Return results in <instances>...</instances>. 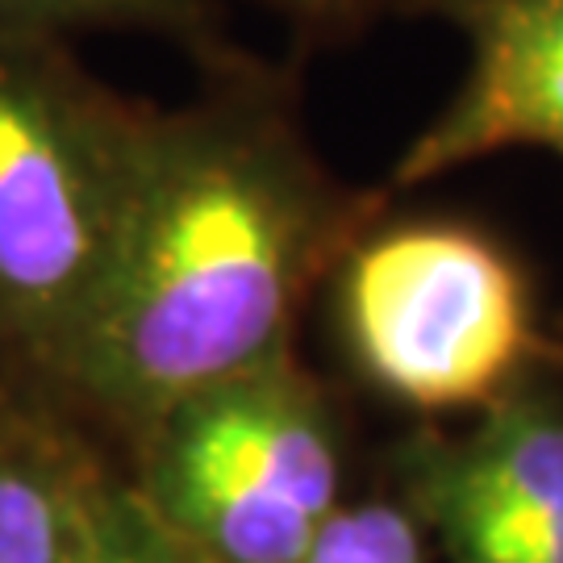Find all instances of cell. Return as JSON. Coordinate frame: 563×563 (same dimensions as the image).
Masks as SVG:
<instances>
[{
	"label": "cell",
	"mask_w": 563,
	"mask_h": 563,
	"mask_svg": "<svg viewBox=\"0 0 563 563\" xmlns=\"http://www.w3.org/2000/svg\"><path fill=\"white\" fill-rule=\"evenodd\" d=\"M301 563H430V534L405 497L342 501Z\"/></svg>",
	"instance_id": "obj_8"
},
{
	"label": "cell",
	"mask_w": 563,
	"mask_h": 563,
	"mask_svg": "<svg viewBox=\"0 0 563 563\" xmlns=\"http://www.w3.org/2000/svg\"><path fill=\"white\" fill-rule=\"evenodd\" d=\"M151 109L51 38H0V367L51 384L97 301Z\"/></svg>",
	"instance_id": "obj_2"
},
{
	"label": "cell",
	"mask_w": 563,
	"mask_h": 563,
	"mask_svg": "<svg viewBox=\"0 0 563 563\" xmlns=\"http://www.w3.org/2000/svg\"><path fill=\"white\" fill-rule=\"evenodd\" d=\"M339 318L363 376L418 413L488 409L547 360L522 267L463 222L360 234L339 263Z\"/></svg>",
	"instance_id": "obj_4"
},
{
	"label": "cell",
	"mask_w": 563,
	"mask_h": 563,
	"mask_svg": "<svg viewBox=\"0 0 563 563\" xmlns=\"http://www.w3.org/2000/svg\"><path fill=\"white\" fill-rule=\"evenodd\" d=\"M84 563H209L201 560L180 534H172L163 518L142 501L134 481L125 476V488L113 501V514L104 522L97 547Z\"/></svg>",
	"instance_id": "obj_10"
},
{
	"label": "cell",
	"mask_w": 563,
	"mask_h": 563,
	"mask_svg": "<svg viewBox=\"0 0 563 563\" xmlns=\"http://www.w3.org/2000/svg\"><path fill=\"white\" fill-rule=\"evenodd\" d=\"M467 38V71L393 172L413 188L463 163L534 146L563 159V0H439Z\"/></svg>",
	"instance_id": "obj_6"
},
{
	"label": "cell",
	"mask_w": 563,
	"mask_h": 563,
	"mask_svg": "<svg viewBox=\"0 0 563 563\" xmlns=\"http://www.w3.org/2000/svg\"><path fill=\"white\" fill-rule=\"evenodd\" d=\"M192 0H0V38H51L88 25H163L188 30Z\"/></svg>",
	"instance_id": "obj_9"
},
{
	"label": "cell",
	"mask_w": 563,
	"mask_h": 563,
	"mask_svg": "<svg viewBox=\"0 0 563 563\" xmlns=\"http://www.w3.org/2000/svg\"><path fill=\"white\" fill-rule=\"evenodd\" d=\"M543 363L463 434L405 443L401 497L451 563H563V384Z\"/></svg>",
	"instance_id": "obj_5"
},
{
	"label": "cell",
	"mask_w": 563,
	"mask_h": 563,
	"mask_svg": "<svg viewBox=\"0 0 563 563\" xmlns=\"http://www.w3.org/2000/svg\"><path fill=\"white\" fill-rule=\"evenodd\" d=\"M276 4H280L284 13L309 21V25H346L372 0H276Z\"/></svg>",
	"instance_id": "obj_11"
},
{
	"label": "cell",
	"mask_w": 563,
	"mask_h": 563,
	"mask_svg": "<svg viewBox=\"0 0 563 563\" xmlns=\"http://www.w3.org/2000/svg\"><path fill=\"white\" fill-rule=\"evenodd\" d=\"M51 384L0 372V563H84L125 488Z\"/></svg>",
	"instance_id": "obj_7"
},
{
	"label": "cell",
	"mask_w": 563,
	"mask_h": 563,
	"mask_svg": "<svg viewBox=\"0 0 563 563\" xmlns=\"http://www.w3.org/2000/svg\"><path fill=\"white\" fill-rule=\"evenodd\" d=\"M130 446L142 501L209 563H301L342 505L339 413L292 351L176 401Z\"/></svg>",
	"instance_id": "obj_3"
},
{
	"label": "cell",
	"mask_w": 563,
	"mask_h": 563,
	"mask_svg": "<svg viewBox=\"0 0 563 563\" xmlns=\"http://www.w3.org/2000/svg\"><path fill=\"white\" fill-rule=\"evenodd\" d=\"M367 218L276 104L151 109L118 246L51 388L134 443L176 401L288 355Z\"/></svg>",
	"instance_id": "obj_1"
},
{
	"label": "cell",
	"mask_w": 563,
	"mask_h": 563,
	"mask_svg": "<svg viewBox=\"0 0 563 563\" xmlns=\"http://www.w3.org/2000/svg\"><path fill=\"white\" fill-rule=\"evenodd\" d=\"M0 372H9V367H0Z\"/></svg>",
	"instance_id": "obj_12"
}]
</instances>
